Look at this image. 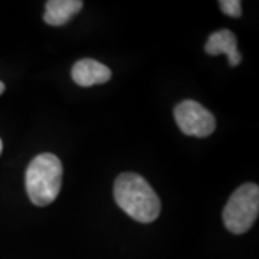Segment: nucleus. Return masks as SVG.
Returning a JSON list of instances; mask_svg holds the SVG:
<instances>
[{
    "label": "nucleus",
    "mask_w": 259,
    "mask_h": 259,
    "mask_svg": "<svg viewBox=\"0 0 259 259\" xmlns=\"http://www.w3.org/2000/svg\"><path fill=\"white\" fill-rule=\"evenodd\" d=\"M114 199L134 221L150 223L160 214L161 203L151 186L136 173H122L114 183Z\"/></svg>",
    "instance_id": "1"
},
{
    "label": "nucleus",
    "mask_w": 259,
    "mask_h": 259,
    "mask_svg": "<svg viewBox=\"0 0 259 259\" xmlns=\"http://www.w3.org/2000/svg\"><path fill=\"white\" fill-rule=\"evenodd\" d=\"M62 163L51 154H39L30 161L26 170V192L36 206L51 204L59 194L62 185Z\"/></svg>",
    "instance_id": "2"
},
{
    "label": "nucleus",
    "mask_w": 259,
    "mask_h": 259,
    "mask_svg": "<svg viewBox=\"0 0 259 259\" xmlns=\"http://www.w3.org/2000/svg\"><path fill=\"white\" fill-rule=\"evenodd\" d=\"M259 213V187L255 183L238 187L223 210V222L232 233H245L252 228Z\"/></svg>",
    "instance_id": "3"
},
{
    "label": "nucleus",
    "mask_w": 259,
    "mask_h": 259,
    "mask_svg": "<svg viewBox=\"0 0 259 259\" xmlns=\"http://www.w3.org/2000/svg\"><path fill=\"white\" fill-rule=\"evenodd\" d=\"M175 117L179 128L186 136L207 137L216 128V120L212 112L192 100L180 102L175 110Z\"/></svg>",
    "instance_id": "4"
},
{
    "label": "nucleus",
    "mask_w": 259,
    "mask_h": 259,
    "mask_svg": "<svg viewBox=\"0 0 259 259\" xmlns=\"http://www.w3.org/2000/svg\"><path fill=\"white\" fill-rule=\"evenodd\" d=\"M204 51L212 56L222 54L226 55L231 66H236L242 61L241 52L238 51V39L229 29H222L212 33L204 45Z\"/></svg>",
    "instance_id": "5"
},
{
    "label": "nucleus",
    "mask_w": 259,
    "mask_h": 259,
    "mask_svg": "<svg viewBox=\"0 0 259 259\" xmlns=\"http://www.w3.org/2000/svg\"><path fill=\"white\" fill-rule=\"evenodd\" d=\"M111 69L94 59H81L72 68V79L79 87H93L110 81Z\"/></svg>",
    "instance_id": "6"
},
{
    "label": "nucleus",
    "mask_w": 259,
    "mask_h": 259,
    "mask_svg": "<svg viewBox=\"0 0 259 259\" xmlns=\"http://www.w3.org/2000/svg\"><path fill=\"white\" fill-rule=\"evenodd\" d=\"M81 0H49L44 20L51 26H62L82 9Z\"/></svg>",
    "instance_id": "7"
},
{
    "label": "nucleus",
    "mask_w": 259,
    "mask_h": 259,
    "mask_svg": "<svg viewBox=\"0 0 259 259\" xmlns=\"http://www.w3.org/2000/svg\"><path fill=\"white\" fill-rule=\"evenodd\" d=\"M219 6L225 15L232 18H239L242 15V6L239 0H221Z\"/></svg>",
    "instance_id": "8"
},
{
    "label": "nucleus",
    "mask_w": 259,
    "mask_h": 259,
    "mask_svg": "<svg viewBox=\"0 0 259 259\" xmlns=\"http://www.w3.org/2000/svg\"><path fill=\"white\" fill-rule=\"evenodd\" d=\"M3 91H5V83L0 81V94H3Z\"/></svg>",
    "instance_id": "9"
},
{
    "label": "nucleus",
    "mask_w": 259,
    "mask_h": 259,
    "mask_svg": "<svg viewBox=\"0 0 259 259\" xmlns=\"http://www.w3.org/2000/svg\"><path fill=\"white\" fill-rule=\"evenodd\" d=\"M2 148H3V143H2V140H0V153H2Z\"/></svg>",
    "instance_id": "10"
}]
</instances>
